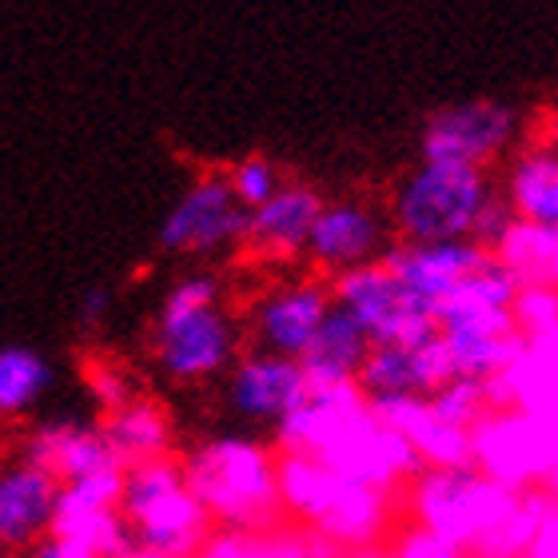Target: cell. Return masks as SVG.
<instances>
[{"instance_id": "cell-1", "label": "cell", "mask_w": 558, "mask_h": 558, "mask_svg": "<svg viewBox=\"0 0 558 558\" xmlns=\"http://www.w3.org/2000/svg\"><path fill=\"white\" fill-rule=\"evenodd\" d=\"M271 447L279 454H307L336 475L391 495L423 471L408 439L375 415L355 384L307 387L300 403L271 427Z\"/></svg>"}, {"instance_id": "cell-2", "label": "cell", "mask_w": 558, "mask_h": 558, "mask_svg": "<svg viewBox=\"0 0 558 558\" xmlns=\"http://www.w3.org/2000/svg\"><path fill=\"white\" fill-rule=\"evenodd\" d=\"M276 487L279 514L336 555L379 550L403 514L399 495L336 475L331 466L315 463L307 454H279Z\"/></svg>"}, {"instance_id": "cell-3", "label": "cell", "mask_w": 558, "mask_h": 558, "mask_svg": "<svg viewBox=\"0 0 558 558\" xmlns=\"http://www.w3.org/2000/svg\"><path fill=\"white\" fill-rule=\"evenodd\" d=\"M276 459L279 451L268 439L247 430H216L208 439L192 442L180 454L187 490L208 511L216 531L235 535H271L279 514L276 487Z\"/></svg>"}, {"instance_id": "cell-4", "label": "cell", "mask_w": 558, "mask_h": 558, "mask_svg": "<svg viewBox=\"0 0 558 558\" xmlns=\"http://www.w3.org/2000/svg\"><path fill=\"white\" fill-rule=\"evenodd\" d=\"M120 514L129 523L132 547L156 550L168 558H196L204 543L216 535L208 511L187 490L175 454L124 466Z\"/></svg>"}, {"instance_id": "cell-5", "label": "cell", "mask_w": 558, "mask_h": 558, "mask_svg": "<svg viewBox=\"0 0 558 558\" xmlns=\"http://www.w3.org/2000/svg\"><path fill=\"white\" fill-rule=\"evenodd\" d=\"M499 187L483 168L418 160L391 192L387 223L403 244L466 240L471 223Z\"/></svg>"}, {"instance_id": "cell-6", "label": "cell", "mask_w": 558, "mask_h": 558, "mask_svg": "<svg viewBox=\"0 0 558 558\" xmlns=\"http://www.w3.org/2000/svg\"><path fill=\"white\" fill-rule=\"evenodd\" d=\"M519 490H507L478 475L475 466H423L408 487L399 490V511L408 523L423 526L442 543L459 547L463 555L499 523Z\"/></svg>"}, {"instance_id": "cell-7", "label": "cell", "mask_w": 558, "mask_h": 558, "mask_svg": "<svg viewBox=\"0 0 558 558\" xmlns=\"http://www.w3.org/2000/svg\"><path fill=\"white\" fill-rule=\"evenodd\" d=\"M471 466L507 490L555 487V418L523 415V411H487L471 427Z\"/></svg>"}, {"instance_id": "cell-8", "label": "cell", "mask_w": 558, "mask_h": 558, "mask_svg": "<svg viewBox=\"0 0 558 558\" xmlns=\"http://www.w3.org/2000/svg\"><path fill=\"white\" fill-rule=\"evenodd\" d=\"M244 351V327L235 315L223 312V303L187 315H156L151 331V360L172 384L196 387L220 379Z\"/></svg>"}, {"instance_id": "cell-9", "label": "cell", "mask_w": 558, "mask_h": 558, "mask_svg": "<svg viewBox=\"0 0 558 558\" xmlns=\"http://www.w3.org/2000/svg\"><path fill=\"white\" fill-rule=\"evenodd\" d=\"M244 232L247 208L232 196L228 175L204 172L187 184L184 196L175 199V208L160 223L156 244H160V252H172V256L216 259L244 247Z\"/></svg>"}, {"instance_id": "cell-10", "label": "cell", "mask_w": 558, "mask_h": 558, "mask_svg": "<svg viewBox=\"0 0 558 558\" xmlns=\"http://www.w3.org/2000/svg\"><path fill=\"white\" fill-rule=\"evenodd\" d=\"M327 283H331V303H339L367 331L372 343L415 348V343H423V339H430L439 331L435 315L423 312L408 291L399 288V279L384 268V259L339 271Z\"/></svg>"}, {"instance_id": "cell-11", "label": "cell", "mask_w": 558, "mask_h": 558, "mask_svg": "<svg viewBox=\"0 0 558 558\" xmlns=\"http://www.w3.org/2000/svg\"><path fill=\"white\" fill-rule=\"evenodd\" d=\"M523 132V117L502 100H466V105L439 108L435 117L423 124L418 151L423 160L442 163H466V168H483L499 163L511 156Z\"/></svg>"}, {"instance_id": "cell-12", "label": "cell", "mask_w": 558, "mask_h": 558, "mask_svg": "<svg viewBox=\"0 0 558 558\" xmlns=\"http://www.w3.org/2000/svg\"><path fill=\"white\" fill-rule=\"evenodd\" d=\"M120 483H124V466H108L76 483H60L48 535L76 543L100 558H120L132 547L129 523L120 514Z\"/></svg>"}, {"instance_id": "cell-13", "label": "cell", "mask_w": 558, "mask_h": 558, "mask_svg": "<svg viewBox=\"0 0 558 558\" xmlns=\"http://www.w3.org/2000/svg\"><path fill=\"white\" fill-rule=\"evenodd\" d=\"M391 223L367 199H324L319 216L312 220L303 259L315 268V276H339L360 264H372L387 252Z\"/></svg>"}, {"instance_id": "cell-14", "label": "cell", "mask_w": 558, "mask_h": 558, "mask_svg": "<svg viewBox=\"0 0 558 558\" xmlns=\"http://www.w3.org/2000/svg\"><path fill=\"white\" fill-rule=\"evenodd\" d=\"M327 307H331V283L324 276H315V271L264 291L256 307H252V315H247L252 351L300 360L307 343H312L315 327L324 324Z\"/></svg>"}, {"instance_id": "cell-15", "label": "cell", "mask_w": 558, "mask_h": 558, "mask_svg": "<svg viewBox=\"0 0 558 558\" xmlns=\"http://www.w3.org/2000/svg\"><path fill=\"white\" fill-rule=\"evenodd\" d=\"M307 391L300 363L268 355V351H240L223 372V408L244 427H276Z\"/></svg>"}, {"instance_id": "cell-16", "label": "cell", "mask_w": 558, "mask_h": 558, "mask_svg": "<svg viewBox=\"0 0 558 558\" xmlns=\"http://www.w3.org/2000/svg\"><path fill=\"white\" fill-rule=\"evenodd\" d=\"M60 483L21 451L0 459V555L24 558L48 538Z\"/></svg>"}, {"instance_id": "cell-17", "label": "cell", "mask_w": 558, "mask_h": 558, "mask_svg": "<svg viewBox=\"0 0 558 558\" xmlns=\"http://www.w3.org/2000/svg\"><path fill=\"white\" fill-rule=\"evenodd\" d=\"M384 268L399 279V288L408 291L411 300L423 307L427 315H435L451 288L463 276L487 259V252L475 244V240H442V244H387Z\"/></svg>"}, {"instance_id": "cell-18", "label": "cell", "mask_w": 558, "mask_h": 558, "mask_svg": "<svg viewBox=\"0 0 558 558\" xmlns=\"http://www.w3.org/2000/svg\"><path fill=\"white\" fill-rule=\"evenodd\" d=\"M21 454L33 459L36 466H45L57 483H76L84 475L120 466L117 454L108 451L100 423H88V418L76 415H52L33 423L24 430Z\"/></svg>"}, {"instance_id": "cell-19", "label": "cell", "mask_w": 558, "mask_h": 558, "mask_svg": "<svg viewBox=\"0 0 558 558\" xmlns=\"http://www.w3.org/2000/svg\"><path fill=\"white\" fill-rule=\"evenodd\" d=\"M319 208H324V196L315 187L283 180L259 208L247 211L244 247L264 264H300Z\"/></svg>"}, {"instance_id": "cell-20", "label": "cell", "mask_w": 558, "mask_h": 558, "mask_svg": "<svg viewBox=\"0 0 558 558\" xmlns=\"http://www.w3.org/2000/svg\"><path fill=\"white\" fill-rule=\"evenodd\" d=\"M555 375H558V339H523V348L507 360V367L483 384L487 408L555 418L558 408Z\"/></svg>"}, {"instance_id": "cell-21", "label": "cell", "mask_w": 558, "mask_h": 558, "mask_svg": "<svg viewBox=\"0 0 558 558\" xmlns=\"http://www.w3.org/2000/svg\"><path fill=\"white\" fill-rule=\"evenodd\" d=\"M372 411L387 427L399 430L423 466H466L471 463V430L454 427L430 411L427 396H375Z\"/></svg>"}, {"instance_id": "cell-22", "label": "cell", "mask_w": 558, "mask_h": 558, "mask_svg": "<svg viewBox=\"0 0 558 558\" xmlns=\"http://www.w3.org/2000/svg\"><path fill=\"white\" fill-rule=\"evenodd\" d=\"M367 351H372L367 331H363L339 303H331L324 315V324L315 327L312 343H307V351H303L295 363H300L307 387L355 384V372H360V363L367 360Z\"/></svg>"}, {"instance_id": "cell-23", "label": "cell", "mask_w": 558, "mask_h": 558, "mask_svg": "<svg viewBox=\"0 0 558 558\" xmlns=\"http://www.w3.org/2000/svg\"><path fill=\"white\" fill-rule=\"evenodd\" d=\"M100 430H105L108 451L117 454L120 466L148 463V459H163L175 451L172 415L163 411V403L148 396H136L124 408L100 415Z\"/></svg>"}, {"instance_id": "cell-24", "label": "cell", "mask_w": 558, "mask_h": 558, "mask_svg": "<svg viewBox=\"0 0 558 558\" xmlns=\"http://www.w3.org/2000/svg\"><path fill=\"white\" fill-rule=\"evenodd\" d=\"M499 196L507 199V208H511L519 220L558 228V156H555V144L538 140V144L519 148V156H511V163H507Z\"/></svg>"}, {"instance_id": "cell-25", "label": "cell", "mask_w": 558, "mask_h": 558, "mask_svg": "<svg viewBox=\"0 0 558 558\" xmlns=\"http://www.w3.org/2000/svg\"><path fill=\"white\" fill-rule=\"evenodd\" d=\"M490 259L511 271L519 288H555L558 279V228L514 220L495 240Z\"/></svg>"}, {"instance_id": "cell-26", "label": "cell", "mask_w": 558, "mask_h": 558, "mask_svg": "<svg viewBox=\"0 0 558 558\" xmlns=\"http://www.w3.org/2000/svg\"><path fill=\"white\" fill-rule=\"evenodd\" d=\"M550 523H558L555 487L519 490L514 502L507 507V514L490 526L487 535L478 538L475 550H471L466 558H519Z\"/></svg>"}, {"instance_id": "cell-27", "label": "cell", "mask_w": 558, "mask_h": 558, "mask_svg": "<svg viewBox=\"0 0 558 558\" xmlns=\"http://www.w3.org/2000/svg\"><path fill=\"white\" fill-rule=\"evenodd\" d=\"M57 367L24 343H0V423H21L48 399Z\"/></svg>"}, {"instance_id": "cell-28", "label": "cell", "mask_w": 558, "mask_h": 558, "mask_svg": "<svg viewBox=\"0 0 558 558\" xmlns=\"http://www.w3.org/2000/svg\"><path fill=\"white\" fill-rule=\"evenodd\" d=\"M427 403L435 415L454 423V427H463V430H471L478 418L490 411L483 384H478V379H463V375H454V379H447L439 391H430Z\"/></svg>"}, {"instance_id": "cell-29", "label": "cell", "mask_w": 558, "mask_h": 558, "mask_svg": "<svg viewBox=\"0 0 558 558\" xmlns=\"http://www.w3.org/2000/svg\"><path fill=\"white\" fill-rule=\"evenodd\" d=\"M511 319L523 339H558V291L519 288L511 303Z\"/></svg>"}, {"instance_id": "cell-30", "label": "cell", "mask_w": 558, "mask_h": 558, "mask_svg": "<svg viewBox=\"0 0 558 558\" xmlns=\"http://www.w3.org/2000/svg\"><path fill=\"white\" fill-rule=\"evenodd\" d=\"M228 187H232V196L244 204L247 211L259 208L264 199L276 192L279 184H283V175H279V168L268 160V156H244V160H235L232 168H228Z\"/></svg>"}, {"instance_id": "cell-31", "label": "cell", "mask_w": 558, "mask_h": 558, "mask_svg": "<svg viewBox=\"0 0 558 558\" xmlns=\"http://www.w3.org/2000/svg\"><path fill=\"white\" fill-rule=\"evenodd\" d=\"M223 303V283L216 271L199 268V271H187L184 279H175L168 295L160 303V315H187V312H204V307H216Z\"/></svg>"}, {"instance_id": "cell-32", "label": "cell", "mask_w": 558, "mask_h": 558, "mask_svg": "<svg viewBox=\"0 0 558 558\" xmlns=\"http://www.w3.org/2000/svg\"><path fill=\"white\" fill-rule=\"evenodd\" d=\"M84 387H88V396L100 411H117L124 408L129 399H136V384H132V375L124 367H117L112 360H93L84 367Z\"/></svg>"}, {"instance_id": "cell-33", "label": "cell", "mask_w": 558, "mask_h": 558, "mask_svg": "<svg viewBox=\"0 0 558 558\" xmlns=\"http://www.w3.org/2000/svg\"><path fill=\"white\" fill-rule=\"evenodd\" d=\"M384 558H466L459 547L442 543L439 535H430L415 523H399L391 538L384 543Z\"/></svg>"}, {"instance_id": "cell-34", "label": "cell", "mask_w": 558, "mask_h": 558, "mask_svg": "<svg viewBox=\"0 0 558 558\" xmlns=\"http://www.w3.org/2000/svg\"><path fill=\"white\" fill-rule=\"evenodd\" d=\"M264 558H336V550L315 543L303 531H283L276 526L271 535H264Z\"/></svg>"}, {"instance_id": "cell-35", "label": "cell", "mask_w": 558, "mask_h": 558, "mask_svg": "<svg viewBox=\"0 0 558 558\" xmlns=\"http://www.w3.org/2000/svg\"><path fill=\"white\" fill-rule=\"evenodd\" d=\"M514 220H519V216H514V211L507 208V199L495 192V196L483 204V211L475 216V223H471V235H466V240H475L483 252H490V247H495V240H499V235L507 232Z\"/></svg>"}, {"instance_id": "cell-36", "label": "cell", "mask_w": 558, "mask_h": 558, "mask_svg": "<svg viewBox=\"0 0 558 558\" xmlns=\"http://www.w3.org/2000/svg\"><path fill=\"white\" fill-rule=\"evenodd\" d=\"M196 558H264V535H235V531H216L204 543Z\"/></svg>"}, {"instance_id": "cell-37", "label": "cell", "mask_w": 558, "mask_h": 558, "mask_svg": "<svg viewBox=\"0 0 558 558\" xmlns=\"http://www.w3.org/2000/svg\"><path fill=\"white\" fill-rule=\"evenodd\" d=\"M108 312H112V288L96 283V288L84 291V300H81V327H100L108 319Z\"/></svg>"}, {"instance_id": "cell-38", "label": "cell", "mask_w": 558, "mask_h": 558, "mask_svg": "<svg viewBox=\"0 0 558 558\" xmlns=\"http://www.w3.org/2000/svg\"><path fill=\"white\" fill-rule=\"evenodd\" d=\"M24 558H100V555H93V550H84V547H76V543H64V538H40L33 550Z\"/></svg>"}, {"instance_id": "cell-39", "label": "cell", "mask_w": 558, "mask_h": 558, "mask_svg": "<svg viewBox=\"0 0 558 558\" xmlns=\"http://www.w3.org/2000/svg\"><path fill=\"white\" fill-rule=\"evenodd\" d=\"M519 558H558V523H550Z\"/></svg>"}, {"instance_id": "cell-40", "label": "cell", "mask_w": 558, "mask_h": 558, "mask_svg": "<svg viewBox=\"0 0 558 558\" xmlns=\"http://www.w3.org/2000/svg\"><path fill=\"white\" fill-rule=\"evenodd\" d=\"M120 558H168V555H156V550H144V547H129Z\"/></svg>"}, {"instance_id": "cell-41", "label": "cell", "mask_w": 558, "mask_h": 558, "mask_svg": "<svg viewBox=\"0 0 558 558\" xmlns=\"http://www.w3.org/2000/svg\"><path fill=\"white\" fill-rule=\"evenodd\" d=\"M0 558H9V555H0Z\"/></svg>"}]
</instances>
